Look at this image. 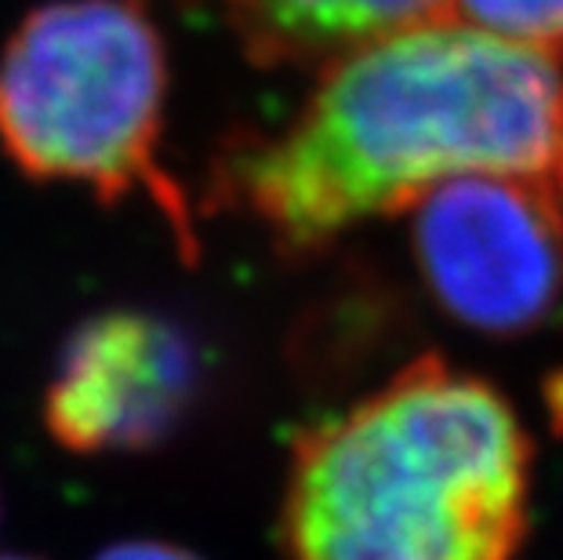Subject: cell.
I'll return each mask as SVG.
<instances>
[{"mask_svg": "<svg viewBox=\"0 0 563 560\" xmlns=\"http://www.w3.org/2000/svg\"><path fill=\"white\" fill-rule=\"evenodd\" d=\"M465 175L563 186V58L448 19L323 66L291 121L230 150L219 194L313 255Z\"/></svg>", "mask_w": 563, "mask_h": 560, "instance_id": "1", "label": "cell"}, {"mask_svg": "<svg viewBox=\"0 0 563 560\" xmlns=\"http://www.w3.org/2000/svg\"><path fill=\"white\" fill-rule=\"evenodd\" d=\"M531 440L501 393L418 356L298 437L284 481L287 560H512Z\"/></svg>", "mask_w": 563, "mask_h": 560, "instance_id": "2", "label": "cell"}, {"mask_svg": "<svg viewBox=\"0 0 563 560\" xmlns=\"http://www.w3.org/2000/svg\"><path fill=\"white\" fill-rule=\"evenodd\" d=\"M167 47L150 0H47L0 52V150L37 183L99 200L150 197L183 255L197 252L186 194L164 172Z\"/></svg>", "mask_w": 563, "mask_h": 560, "instance_id": "3", "label": "cell"}, {"mask_svg": "<svg viewBox=\"0 0 563 560\" xmlns=\"http://www.w3.org/2000/svg\"><path fill=\"white\" fill-rule=\"evenodd\" d=\"M411 248L437 306L484 336H523L563 299V194L465 175L411 208Z\"/></svg>", "mask_w": 563, "mask_h": 560, "instance_id": "4", "label": "cell"}, {"mask_svg": "<svg viewBox=\"0 0 563 560\" xmlns=\"http://www.w3.org/2000/svg\"><path fill=\"white\" fill-rule=\"evenodd\" d=\"M197 378L194 342L172 320L110 309L66 342L44 393V426L77 455L153 448L194 408Z\"/></svg>", "mask_w": 563, "mask_h": 560, "instance_id": "5", "label": "cell"}, {"mask_svg": "<svg viewBox=\"0 0 563 560\" xmlns=\"http://www.w3.org/2000/svg\"><path fill=\"white\" fill-rule=\"evenodd\" d=\"M255 66L323 69L339 58L454 19L451 0H219Z\"/></svg>", "mask_w": 563, "mask_h": 560, "instance_id": "6", "label": "cell"}, {"mask_svg": "<svg viewBox=\"0 0 563 560\" xmlns=\"http://www.w3.org/2000/svg\"><path fill=\"white\" fill-rule=\"evenodd\" d=\"M454 22L563 58V0H451Z\"/></svg>", "mask_w": 563, "mask_h": 560, "instance_id": "7", "label": "cell"}, {"mask_svg": "<svg viewBox=\"0 0 563 560\" xmlns=\"http://www.w3.org/2000/svg\"><path fill=\"white\" fill-rule=\"evenodd\" d=\"M95 560H200V557L183 550V546H175V542L135 539V542H117V546H110V550H102Z\"/></svg>", "mask_w": 563, "mask_h": 560, "instance_id": "8", "label": "cell"}, {"mask_svg": "<svg viewBox=\"0 0 563 560\" xmlns=\"http://www.w3.org/2000/svg\"><path fill=\"white\" fill-rule=\"evenodd\" d=\"M0 560H37V557H15V553H4Z\"/></svg>", "mask_w": 563, "mask_h": 560, "instance_id": "9", "label": "cell"}, {"mask_svg": "<svg viewBox=\"0 0 563 560\" xmlns=\"http://www.w3.org/2000/svg\"><path fill=\"white\" fill-rule=\"evenodd\" d=\"M560 194H563V186H560Z\"/></svg>", "mask_w": 563, "mask_h": 560, "instance_id": "10", "label": "cell"}]
</instances>
